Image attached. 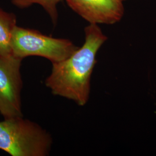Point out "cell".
<instances>
[{"label":"cell","mask_w":156,"mask_h":156,"mask_svg":"<svg viewBox=\"0 0 156 156\" xmlns=\"http://www.w3.org/2000/svg\"><path fill=\"white\" fill-rule=\"evenodd\" d=\"M84 33L83 46L66 59L53 62L50 75L45 80L46 86L53 94L73 101L80 106L89 100L95 56L108 39L97 24L86 27Z\"/></svg>","instance_id":"cell-1"},{"label":"cell","mask_w":156,"mask_h":156,"mask_svg":"<svg viewBox=\"0 0 156 156\" xmlns=\"http://www.w3.org/2000/svg\"><path fill=\"white\" fill-rule=\"evenodd\" d=\"M52 144L49 134L23 117L0 122V149L12 156H45Z\"/></svg>","instance_id":"cell-2"},{"label":"cell","mask_w":156,"mask_h":156,"mask_svg":"<svg viewBox=\"0 0 156 156\" xmlns=\"http://www.w3.org/2000/svg\"><path fill=\"white\" fill-rule=\"evenodd\" d=\"M12 55L23 59L39 56L53 62H62L78 49L69 39L56 38L39 31L16 26L11 40Z\"/></svg>","instance_id":"cell-3"},{"label":"cell","mask_w":156,"mask_h":156,"mask_svg":"<svg viewBox=\"0 0 156 156\" xmlns=\"http://www.w3.org/2000/svg\"><path fill=\"white\" fill-rule=\"evenodd\" d=\"M22 60L13 55L0 56V113L4 119L23 117L20 71Z\"/></svg>","instance_id":"cell-4"},{"label":"cell","mask_w":156,"mask_h":156,"mask_svg":"<svg viewBox=\"0 0 156 156\" xmlns=\"http://www.w3.org/2000/svg\"><path fill=\"white\" fill-rule=\"evenodd\" d=\"M68 6L90 24H113L124 13L123 0H66Z\"/></svg>","instance_id":"cell-5"},{"label":"cell","mask_w":156,"mask_h":156,"mask_svg":"<svg viewBox=\"0 0 156 156\" xmlns=\"http://www.w3.org/2000/svg\"><path fill=\"white\" fill-rule=\"evenodd\" d=\"M16 26V17L14 13L0 8V56L12 55V37Z\"/></svg>","instance_id":"cell-6"},{"label":"cell","mask_w":156,"mask_h":156,"mask_svg":"<svg viewBox=\"0 0 156 156\" xmlns=\"http://www.w3.org/2000/svg\"><path fill=\"white\" fill-rule=\"evenodd\" d=\"M62 1L66 0H12V4L20 9H24L34 4L41 6L49 15L54 24H56L58 19V11L57 6Z\"/></svg>","instance_id":"cell-7"},{"label":"cell","mask_w":156,"mask_h":156,"mask_svg":"<svg viewBox=\"0 0 156 156\" xmlns=\"http://www.w3.org/2000/svg\"><path fill=\"white\" fill-rule=\"evenodd\" d=\"M123 1H126V0H123Z\"/></svg>","instance_id":"cell-8"}]
</instances>
